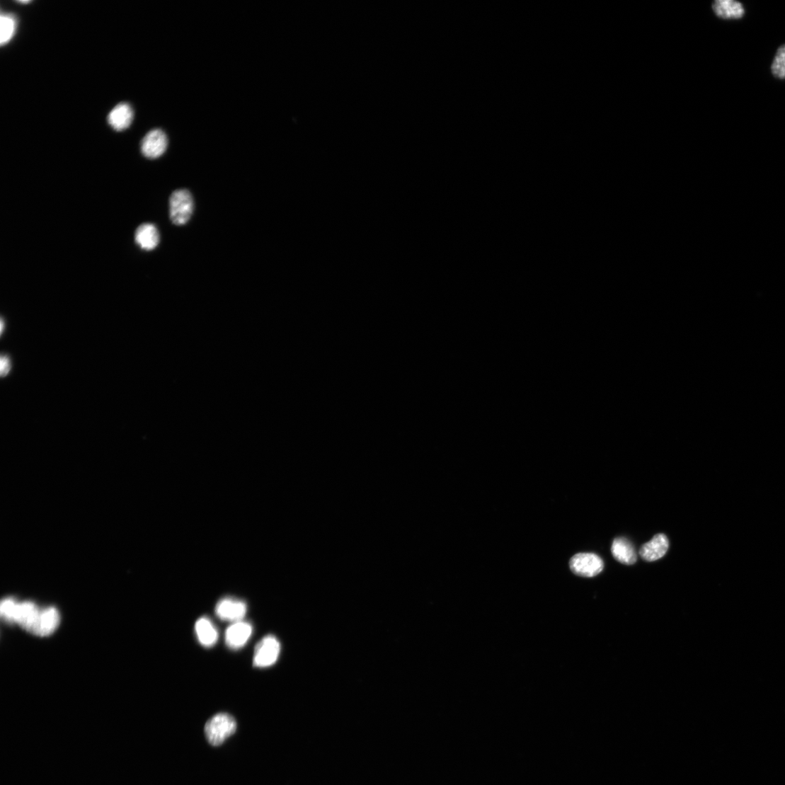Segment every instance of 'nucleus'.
<instances>
[{
    "instance_id": "f257e3e1",
    "label": "nucleus",
    "mask_w": 785,
    "mask_h": 785,
    "mask_svg": "<svg viewBox=\"0 0 785 785\" xmlns=\"http://www.w3.org/2000/svg\"><path fill=\"white\" fill-rule=\"evenodd\" d=\"M236 720L231 715L221 713L212 716L205 724V733L212 746L222 745L236 730Z\"/></svg>"
},
{
    "instance_id": "f03ea898",
    "label": "nucleus",
    "mask_w": 785,
    "mask_h": 785,
    "mask_svg": "<svg viewBox=\"0 0 785 785\" xmlns=\"http://www.w3.org/2000/svg\"><path fill=\"white\" fill-rule=\"evenodd\" d=\"M194 211V200L186 189L175 191L170 197V218L176 226H183L190 220Z\"/></svg>"
},
{
    "instance_id": "7ed1b4c3",
    "label": "nucleus",
    "mask_w": 785,
    "mask_h": 785,
    "mask_svg": "<svg viewBox=\"0 0 785 785\" xmlns=\"http://www.w3.org/2000/svg\"><path fill=\"white\" fill-rule=\"evenodd\" d=\"M570 566L575 575L584 578H592L603 571L604 563L601 557L597 554L580 553L571 558Z\"/></svg>"
},
{
    "instance_id": "20e7f679",
    "label": "nucleus",
    "mask_w": 785,
    "mask_h": 785,
    "mask_svg": "<svg viewBox=\"0 0 785 785\" xmlns=\"http://www.w3.org/2000/svg\"><path fill=\"white\" fill-rule=\"evenodd\" d=\"M280 653V643L273 635L264 637L256 646L253 656V665L256 667H266L273 665L278 660Z\"/></svg>"
},
{
    "instance_id": "39448f33",
    "label": "nucleus",
    "mask_w": 785,
    "mask_h": 785,
    "mask_svg": "<svg viewBox=\"0 0 785 785\" xmlns=\"http://www.w3.org/2000/svg\"><path fill=\"white\" fill-rule=\"evenodd\" d=\"M246 613V603L231 597L221 600L215 607L216 615L224 621H240Z\"/></svg>"
},
{
    "instance_id": "423d86ee",
    "label": "nucleus",
    "mask_w": 785,
    "mask_h": 785,
    "mask_svg": "<svg viewBox=\"0 0 785 785\" xmlns=\"http://www.w3.org/2000/svg\"><path fill=\"white\" fill-rule=\"evenodd\" d=\"M168 140L166 133L159 129L149 132L142 142V151L144 156L156 159L167 150Z\"/></svg>"
},
{
    "instance_id": "0eeeda50",
    "label": "nucleus",
    "mask_w": 785,
    "mask_h": 785,
    "mask_svg": "<svg viewBox=\"0 0 785 785\" xmlns=\"http://www.w3.org/2000/svg\"><path fill=\"white\" fill-rule=\"evenodd\" d=\"M59 624L60 615L56 608L41 609L30 634L40 637L48 636L55 632Z\"/></svg>"
},
{
    "instance_id": "6e6552de",
    "label": "nucleus",
    "mask_w": 785,
    "mask_h": 785,
    "mask_svg": "<svg viewBox=\"0 0 785 785\" xmlns=\"http://www.w3.org/2000/svg\"><path fill=\"white\" fill-rule=\"evenodd\" d=\"M41 609L31 602L17 603L13 624L31 633Z\"/></svg>"
},
{
    "instance_id": "1a4fd4ad",
    "label": "nucleus",
    "mask_w": 785,
    "mask_h": 785,
    "mask_svg": "<svg viewBox=\"0 0 785 785\" xmlns=\"http://www.w3.org/2000/svg\"><path fill=\"white\" fill-rule=\"evenodd\" d=\"M668 549L669 540L667 536L664 534H658L641 546L639 554L644 561L653 562L663 558Z\"/></svg>"
},
{
    "instance_id": "9d476101",
    "label": "nucleus",
    "mask_w": 785,
    "mask_h": 785,
    "mask_svg": "<svg viewBox=\"0 0 785 785\" xmlns=\"http://www.w3.org/2000/svg\"><path fill=\"white\" fill-rule=\"evenodd\" d=\"M253 633V626L246 621L234 622L226 631V643L232 649H238L248 642Z\"/></svg>"
},
{
    "instance_id": "9b49d317",
    "label": "nucleus",
    "mask_w": 785,
    "mask_h": 785,
    "mask_svg": "<svg viewBox=\"0 0 785 785\" xmlns=\"http://www.w3.org/2000/svg\"><path fill=\"white\" fill-rule=\"evenodd\" d=\"M714 13L723 20H740L745 16V6L735 0H716L712 4Z\"/></svg>"
},
{
    "instance_id": "f8f14e48",
    "label": "nucleus",
    "mask_w": 785,
    "mask_h": 785,
    "mask_svg": "<svg viewBox=\"0 0 785 785\" xmlns=\"http://www.w3.org/2000/svg\"><path fill=\"white\" fill-rule=\"evenodd\" d=\"M612 553L614 558L621 563L632 565L637 561L634 547L630 541L624 537L614 539L612 546Z\"/></svg>"
},
{
    "instance_id": "ddd939ff",
    "label": "nucleus",
    "mask_w": 785,
    "mask_h": 785,
    "mask_svg": "<svg viewBox=\"0 0 785 785\" xmlns=\"http://www.w3.org/2000/svg\"><path fill=\"white\" fill-rule=\"evenodd\" d=\"M134 240L142 250L152 251L159 245V231L154 225L144 224L135 231Z\"/></svg>"
},
{
    "instance_id": "4468645a",
    "label": "nucleus",
    "mask_w": 785,
    "mask_h": 785,
    "mask_svg": "<svg viewBox=\"0 0 785 785\" xmlns=\"http://www.w3.org/2000/svg\"><path fill=\"white\" fill-rule=\"evenodd\" d=\"M132 107L125 103L117 105L108 117L110 125L117 131H122L130 127L133 120Z\"/></svg>"
},
{
    "instance_id": "2eb2a0df",
    "label": "nucleus",
    "mask_w": 785,
    "mask_h": 785,
    "mask_svg": "<svg viewBox=\"0 0 785 785\" xmlns=\"http://www.w3.org/2000/svg\"><path fill=\"white\" fill-rule=\"evenodd\" d=\"M195 631L199 641L205 647H211L217 642L219 634L212 622L206 617H200L196 622Z\"/></svg>"
},
{
    "instance_id": "dca6fc26",
    "label": "nucleus",
    "mask_w": 785,
    "mask_h": 785,
    "mask_svg": "<svg viewBox=\"0 0 785 785\" xmlns=\"http://www.w3.org/2000/svg\"><path fill=\"white\" fill-rule=\"evenodd\" d=\"M771 72L775 78L785 79V44L778 47L771 65Z\"/></svg>"
},
{
    "instance_id": "f3484780",
    "label": "nucleus",
    "mask_w": 785,
    "mask_h": 785,
    "mask_svg": "<svg viewBox=\"0 0 785 785\" xmlns=\"http://www.w3.org/2000/svg\"><path fill=\"white\" fill-rule=\"evenodd\" d=\"M1 33H0V42L1 45L7 44L14 35L16 31V22L13 16L11 15H2L1 18Z\"/></svg>"
},
{
    "instance_id": "a211bd4d",
    "label": "nucleus",
    "mask_w": 785,
    "mask_h": 785,
    "mask_svg": "<svg viewBox=\"0 0 785 785\" xmlns=\"http://www.w3.org/2000/svg\"><path fill=\"white\" fill-rule=\"evenodd\" d=\"M17 603L13 599H6L3 600L1 606H0V613H1L2 617L11 624H13Z\"/></svg>"
},
{
    "instance_id": "6ab92c4d",
    "label": "nucleus",
    "mask_w": 785,
    "mask_h": 785,
    "mask_svg": "<svg viewBox=\"0 0 785 785\" xmlns=\"http://www.w3.org/2000/svg\"><path fill=\"white\" fill-rule=\"evenodd\" d=\"M0 363H1V370H0V372H1V376L3 377H4L11 371V360L7 355H3L1 357V360H0Z\"/></svg>"
},
{
    "instance_id": "aec40b11",
    "label": "nucleus",
    "mask_w": 785,
    "mask_h": 785,
    "mask_svg": "<svg viewBox=\"0 0 785 785\" xmlns=\"http://www.w3.org/2000/svg\"><path fill=\"white\" fill-rule=\"evenodd\" d=\"M4 328H5V323H4V319H1V329H0V332H1V334H3V333L4 331Z\"/></svg>"
}]
</instances>
